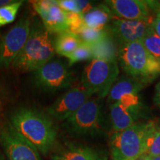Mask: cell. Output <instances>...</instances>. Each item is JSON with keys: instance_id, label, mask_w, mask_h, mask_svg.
Here are the masks:
<instances>
[{"instance_id": "obj_29", "label": "cell", "mask_w": 160, "mask_h": 160, "mask_svg": "<svg viewBox=\"0 0 160 160\" xmlns=\"http://www.w3.org/2000/svg\"><path fill=\"white\" fill-rule=\"evenodd\" d=\"M155 105L160 109V82L157 83L155 88V95L153 98Z\"/></svg>"}, {"instance_id": "obj_31", "label": "cell", "mask_w": 160, "mask_h": 160, "mask_svg": "<svg viewBox=\"0 0 160 160\" xmlns=\"http://www.w3.org/2000/svg\"><path fill=\"white\" fill-rule=\"evenodd\" d=\"M140 158L146 159V160H160V155L157 156V157H148V156H142V157H141Z\"/></svg>"}, {"instance_id": "obj_2", "label": "cell", "mask_w": 160, "mask_h": 160, "mask_svg": "<svg viewBox=\"0 0 160 160\" xmlns=\"http://www.w3.org/2000/svg\"><path fill=\"white\" fill-rule=\"evenodd\" d=\"M54 42L51 33L42 22L31 23V31L25 45L12 63V67L20 72L36 71L51 61L55 55Z\"/></svg>"}, {"instance_id": "obj_11", "label": "cell", "mask_w": 160, "mask_h": 160, "mask_svg": "<svg viewBox=\"0 0 160 160\" xmlns=\"http://www.w3.org/2000/svg\"><path fill=\"white\" fill-rule=\"evenodd\" d=\"M149 82L143 79L132 77H122L117 79L108 93V105L120 103L127 106L142 105L140 100L139 92Z\"/></svg>"}, {"instance_id": "obj_10", "label": "cell", "mask_w": 160, "mask_h": 160, "mask_svg": "<svg viewBox=\"0 0 160 160\" xmlns=\"http://www.w3.org/2000/svg\"><path fill=\"white\" fill-rule=\"evenodd\" d=\"M93 95L92 92L82 86L72 88L56 100L46 111L53 119L65 121L91 99Z\"/></svg>"}, {"instance_id": "obj_19", "label": "cell", "mask_w": 160, "mask_h": 160, "mask_svg": "<svg viewBox=\"0 0 160 160\" xmlns=\"http://www.w3.org/2000/svg\"><path fill=\"white\" fill-rule=\"evenodd\" d=\"M82 42L79 36L69 31L58 33L54 41L56 53L62 57H68Z\"/></svg>"}, {"instance_id": "obj_33", "label": "cell", "mask_w": 160, "mask_h": 160, "mask_svg": "<svg viewBox=\"0 0 160 160\" xmlns=\"http://www.w3.org/2000/svg\"><path fill=\"white\" fill-rule=\"evenodd\" d=\"M13 0H0V7L7 5V4L11 3Z\"/></svg>"}, {"instance_id": "obj_17", "label": "cell", "mask_w": 160, "mask_h": 160, "mask_svg": "<svg viewBox=\"0 0 160 160\" xmlns=\"http://www.w3.org/2000/svg\"><path fill=\"white\" fill-rule=\"evenodd\" d=\"M113 15L108 6L102 3L94 6L91 11L83 15L84 23L87 27L102 29L107 27L108 24L113 19Z\"/></svg>"}, {"instance_id": "obj_1", "label": "cell", "mask_w": 160, "mask_h": 160, "mask_svg": "<svg viewBox=\"0 0 160 160\" xmlns=\"http://www.w3.org/2000/svg\"><path fill=\"white\" fill-rule=\"evenodd\" d=\"M10 123L43 155L47 154L54 145L57 128L51 118L39 110L19 108L12 113Z\"/></svg>"}, {"instance_id": "obj_14", "label": "cell", "mask_w": 160, "mask_h": 160, "mask_svg": "<svg viewBox=\"0 0 160 160\" xmlns=\"http://www.w3.org/2000/svg\"><path fill=\"white\" fill-rule=\"evenodd\" d=\"M104 3L120 19L128 20H151L147 1L142 0H108Z\"/></svg>"}, {"instance_id": "obj_25", "label": "cell", "mask_w": 160, "mask_h": 160, "mask_svg": "<svg viewBox=\"0 0 160 160\" xmlns=\"http://www.w3.org/2000/svg\"><path fill=\"white\" fill-rule=\"evenodd\" d=\"M160 155V127L157 126L152 139L150 142L148 148L145 154L148 157H157Z\"/></svg>"}, {"instance_id": "obj_35", "label": "cell", "mask_w": 160, "mask_h": 160, "mask_svg": "<svg viewBox=\"0 0 160 160\" xmlns=\"http://www.w3.org/2000/svg\"><path fill=\"white\" fill-rule=\"evenodd\" d=\"M138 160H146V159H142V158H140V159H139Z\"/></svg>"}, {"instance_id": "obj_24", "label": "cell", "mask_w": 160, "mask_h": 160, "mask_svg": "<svg viewBox=\"0 0 160 160\" xmlns=\"http://www.w3.org/2000/svg\"><path fill=\"white\" fill-rule=\"evenodd\" d=\"M67 17L68 31L71 33L79 35L85 25L84 23L83 15L79 13L65 12Z\"/></svg>"}, {"instance_id": "obj_27", "label": "cell", "mask_w": 160, "mask_h": 160, "mask_svg": "<svg viewBox=\"0 0 160 160\" xmlns=\"http://www.w3.org/2000/svg\"><path fill=\"white\" fill-rule=\"evenodd\" d=\"M77 3L79 13L82 15H85L93 8V4L89 1H77Z\"/></svg>"}, {"instance_id": "obj_8", "label": "cell", "mask_w": 160, "mask_h": 160, "mask_svg": "<svg viewBox=\"0 0 160 160\" xmlns=\"http://www.w3.org/2000/svg\"><path fill=\"white\" fill-rule=\"evenodd\" d=\"M0 142L8 160H42L37 148L20 134L11 123L2 130Z\"/></svg>"}, {"instance_id": "obj_32", "label": "cell", "mask_w": 160, "mask_h": 160, "mask_svg": "<svg viewBox=\"0 0 160 160\" xmlns=\"http://www.w3.org/2000/svg\"><path fill=\"white\" fill-rule=\"evenodd\" d=\"M51 160H65L64 159L63 157H62L60 154H57V155H53L51 158Z\"/></svg>"}, {"instance_id": "obj_3", "label": "cell", "mask_w": 160, "mask_h": 160, "mask_svg": "<svg viewBox=\"0 0 160 160\" xmlns=\"http://www.w3.org/2000/svg\"><path fill=\"white\" fill-rule=\"evenodd\" d=\"M157 124L153 121L138 122L123 131L113 132L110 150L113 160H138L145 154Z\"/></svg>"}, {"instance_id": "obj_6", "label": "cell", "mask_w": 160, "mask_h": 160, "mask_svg": "<svg viewBox=\"0 0 160 160\" xmlns=\"http://www.w3.org/2000/svg\"><path fill=\"white\" fill-rule=\"evenodd\" d=\"M103 114L98 99H91L74 114L65 120V128L69 133L77 136H94L102 129Z\"/></svg>"}, {"instance_id": "obj_22", "label": "cell", "mask_w": 160, "mask_h": 160, "mask_svg": "<svg viewBox=\"0 0 160 160\" xmlns=\"http://www.w3.org/2000/svg\"><path fill=\"white\" fill-rule=\"evenodd\" d=\"M108 32L109 28H107V27L102 29H97L85 26L79 33V36L84 42L93 45L104 39Z\"/></svg>"}, {"instance_id": "obj_30", "label": "cell", "mask_w": 160, "mask_h": 160, "mask_svg": "<svg viewBox=\"0 0 160 160\" xmlns=\"http://www.w3.org/2000/svg\"><path fill=\"white\" fill-rule=\"evenodd\" d=\"M151 26L154 29L156 33L160 37V18L157 17L155 19H153V22L151 24Z\"/></svg>"}, {"instance_id": "obj_15", "label": "cell", "mask_w": 160, "mask_h": 160, "mask_svg": "<svg viewBox=\"0 0 160 160\" xmlns=\"http://www.w3.org/2000/svg\"><path fill=\"white\" fill-rule=\"evenodd\" d=\"M110 119L113 132L123 131L131 127L143 117L144 105L127 106L120 103L109 105Z\"/></svg>"}, {"instance_id": "obj_4", "label": "cell", "mask_w": 160, "mask_h": 160, "mask_svg": "<svg viewBox=\"0 0 160 160\" xmlns=\"http://www.w3.org/2000/svg\"><path fill=\"white\" fill-rule=\"evenodd\" d=\"M117 61L129 77L151 83L160 76V61L147 51L141 41L120 45Z\"/></svg>"}, {"instance_id": "obj_28", "label": "cell", "mask_w": 160, "mask_h": 160, "mask_svg": "<svg viewBox=\"0 0 160 160\" xmlns=\"http://www.w3.org/2000/svg\"><path fill=\"white\" fill-rule=\"evenodd\" d=\"M150 10L155 11L157 17L160 18V1H147Z\"/></svg>"}, {"instance_id": "obj_20", "label": "cell", "mask_w": 160, "mask_h": 160, "mask_svg": "<svg viewBox=\"0 0 160 160\" xmlns=\"http://www.w3.org/2000/svg\"><path fill=\"white\" fill-rule=\"evenodd\" d=\"M22 1L13 0L11 3L0 7V27L8 25L16 19Z\"/></svg>"}, {"instance_id": "obj_16", "label": "cell", "mask_w": 160, "mask_h": 160, "mask_svg": "<svg viewBox=\"0 0 160 160\" xmlns=\"http://www.w3.org/2000/svg\"><path fill=\"white\" fill-rule=\"evenodd\" d=\"M60 155L65 160H108L107 152L84 145L68 143Z\"/></svg>"}, {"instance_id": "obj_18", "label": "cell", "mask_w": 160, "mask_h": 160, "mask_svg": "<svg viewBox=\"0 0 160 160\" xmlns=\"http://www.w3.org/2000/svg\"><path fill=\"white\" fill-rule=\"evenodd\" d=\"M91 45L93 59H102L107 61L117 60L119 47L110 29L108 33L104 39Z\"/></svg>"}, {"instance_id": "obj_26", "label": "cell", "mask_w": 160, "mask_h": 160, "mask_svg": "<svg viewBox=\"0 0 160 160\" xmlns=\"http://www.w3.org/2000/svg\"><path fill=\"white\" fill-rule=\"evenodd\" d=\"M57 3L60 8L65 12L79 13L77 1L76 0H57Z\"/></svg>"}, {"instance_id": "obj_9", "label": "cell", "mask_w": 160, "mask_h": 160, "mask_svg": "<svg viewBox=\"0 0 160 160\" xmlns=\"http://www.w3.org/2000/svg\"><path fill=\"white\" fill-rule=\"evenodd\" d=\"M33 80L38 88L51 91L68 88L73 81L67 66L60 60H51L37 69Z\"/></svg>"}, {"instance_id": "obj_23", "label": "cell", "mask_w": 160, "mask_h": 160, "mask_svg": "<svg viewBox=\"0 0 160 160\" xmlns=\"http://www.w3.org/2000/svg\"><path fill=\"white\" fill-rule=\"evenodd\" d=\"M69 61V65H73L79 62L93 59V52H92V45L88 43H81L77 49L68 57Z\"/></svg>"}, {"instance_id": "obj_7", "label": "cell", "mask_w": 160, "mask_h": 160, "mask_svg": "<svg viewBox=\"0 0 160 160\" xmlns=\"http://www.w3.org/2000/svg\"><path fill=\"white\" fill-rule=\"evenodd\" d=\"M31 22L27 16L22 17L0 42V67L8 68L19 54L27 42L30 34Z\"/></svg>"}, {"instance_id": "obj_5", "label": "cell", "mask_w": 160, "mask_h": 160, "mask_svg": "<svg viewBox=\"0 0 160 160\" xmlns=\"http://www.w3.org/2000/svg\"><path fill=\"white\" fill-rule=\"evenodd\" d=\"M119 73L118 61L93 59L85 66L82 75V86L99 98L108 95Z\"/></svg>"}, {"instance_id": "obj_21", "label": "cell", "mask_w": 160, "mask_h": 160, "mask_svg": "<svg viewBox=\"0 0 160 160\" xmlns=\"http://www.w3.org/2000/svg\"><path fill=\"white\" fill-rule=\"evenodd\" d=\"M141 42L147 51L153 57L160 61V37L157 35L152 26Z\"/></svg>"}, {"instance_id": "obj_13", "label": "cell", "mask_w": 160, "mask_h": 160, "mask_svg": "<svg viewBox=\"0 0 160 160\" xmlns=\"http://www.w3.org/2000/svg\"><path fill=\"white\" fill-rule=\"evenodd\" d=\"M153 21L118 19L113 20L109 29L115 41L120 46L141 41L151 27Z\"/></svg>"}, {"instance_id": "obj_34", "label": "cell", "mask_w": 160, "mask_h": 160, "mask_svg": "<svg viewBox=\"0 0 160 160\" xmlns=\"http://www.w3.org/2000/svg\"><path fill=\"white\" fill-rule=\"evenodd\" d=\"M0 160H5V158H4L3 155L2 154L1 152H0Z\"/></svg>"}, {"instance_id": "obj_36", "label": "cell", "mask_w": 160, "mask_h": 160, "mask_svg": "<svg viewBox=\"0 0 160 160\" xmlns=\"http://www.w3.org/2000/svg\"><path fill=\"white\" fill-rule=\"evenodd\" d=\"M0 42H1V40H0Z\"/></svg>"}, {"instance_id": "obj_12", "label": "cell", "mask_w": 160, "mask_h": 160, "mask_svg": "<svg viewBox=\"0 0 160 160\" xmlns=\"http://www.w3.org/2000/svg\"><path fill=\"white\" fill-rule=\"evenodd\" d=\"M31 2L50 33L58 34L68 31L66 13L58 5L57 0H36Z\"/></svg>"}]
</instances>
